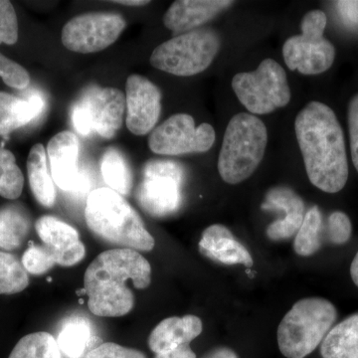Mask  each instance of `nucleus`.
I'll return each mask as SVG.
<instances>
[{
  "label": "nucleus",
  "mask_w": 358,
  "mask_h": 358,
  "mask_svg": "<svg viewBox=\"0 0 358 358\" xmlns=\"http://www.w3.org/2000/svg\"><path fill=\"white\" fill-rule=\"evenodd\" d=\"M296 140L308 179L327 193H336L348 179L345 136L338 117L329 106L313 101L294 122Z\"/></svg>",
  "instance_id": "obj_1"
},
{
  "label": "nucleus",
  "mask_w": 358,
  "mask_h": 358,
  "mask_svg": "<svg viewBox=\"0 0 358 358\" xmlns=\"http://www.w3.org/2000/svg\"><path fill=\"white\" fill-rule=\"evenodd\" d=\"M145 289L152 282V267L136 250H108L90 264L84 275L85 293L90 312L98 317H117L128 315L134 306L133 292Z\"/></svg>",
  "instance_id": "obj_2"
},
{
  "label": "nucleus",
  "mask_w": 358,
  "mask_h": 358,
  "mask_svg": "<svg viewBox=\"0 0 358 358\" xmlns=\"http://www.w3.org/2000/svg\"><path fill=\"white\" fill-rule=\"evenodd\" d=\"M85 216L89 229L108 243L136 251L154 250V237L134 207L110 188H96L87 199Z\"/></svg>",
  "instance_id": "obj_3"
},
{
  "label": "nucleus",
  "mask_w": 358,
  "mask_h": 358,
  "mask_svg": "<svg viewBox=\"0 0 358 358\" xmlns=\"http://www.w3.org/2000/svg\"><path fill=\"white\" fill-rule=\"evenodd\" d=\"M338 310L322 298L296 301L279 324L277 331L280 352L287 358H306L322 345L336 320Z\"/></svg>",
  "instance_id": "obj_4"
},
{
  "label": "nucleus",
  "mask_w": 358,
  "mask_h": 358,
  "mask_svg": "<svg viewBox=\"0 0 358 358\" xmlns=\"http://www.w3.org/2000/svg\"><path fill=\"white\" fill-rule=\"evenodd\" d=\"M268 143V131L258 117L247 113L230 120L218 159L221 178L229 185L248 179L261 164Z\"/></svg>",
  "instance_id": "obj_5"
},
{
  "label": "nucleus",
  "mask_w": 358,
  "mask_h": 358,
  "mask_svg": "<svg viewBox=\"0 0 358 358\" xmlns=\"http://www.w3.org/2000/svg\"><path fill=\"white\" fill-rule=\"evenodd\" d=\"M220 47L217 31L197 28L159 45L150 56V64L176 76H194L211 65Z\"/></svg>",
  "instance_id": "obj_6"
},
{
  "label": "nucleus",
  "mask_w": 358,
  "mask_h": 358,
  "mask_svg": "<svg viewBox=\"0 0 358 358\" xmlns=\"http://www.w3.org/2000/svg\"><path fill=\"white\" fill-rule=\"evenodd\" d=\"M232 89L240 103L254 115L270 114L291 101L286 72L273 59L263 60L254 72L235 75Z\"/></svg>",
  "instance_id": "obj_7"
},
{
  "label": "nucleus",
  "mask_w": 358,
  "mask_h": 358,
  "mask_svg": "<svg viewBox=\"0 0 358 358\" xmlns=\"http://www.w3.org/2000/svg\"><path fill=\"white\" fill-rule=\"evenodd\" d=\"M327 18L322 10H312L303 16L301 34L289 37L282 47L285 63L289 70L303 75H319L333 66L336 48L324 38Z\"/></svg>",
  "instance_id": "obj_8"
},
{
  "label": "nucleus",
  "mask_w": 358,
  "mask_h": 358,
  "mask_svg": "<svg viewBox=\"0 0 358 358\" xmlns=\"http://www.w3.org/2000/svg\"><path fill=\"white\" fill-rule=\"evenodd\" d=\"M183 169L178 162L152 159L143 167L136 199L141 208L155 217L173 213L180 205Z\"/></svg>",
  "instance_id": "obj_9"
},
{
  "label": "nucleus",
  "mask_w": 358,
  "mask_h": 358,
  "mask_svg": "<svg viewBox=\"0 0 358 358\" xmlns=\"http://www.w3.org/2000/svg\"><path fill=\"white\" fill-rule=\"evenodd\" d=\"M216 134L211 124L195 127L190 115H171L154 129L148 138V147L155 154L180 155L193 152H206L215 141Z\"/></svg>",
  "instance_id": "obj_10"
},
{
  "label": "nucleus",
  "mask_w": 358,
  "mask_h": 358,
  "mask_svg": "<svg viewBox=\"0 0 358 358\" xmlns=\"http://www.w3.org/2000/svg\"><path fill=\"white\" fill-rule=\"evenodd\" d=\"M126 28L117 13H84L72 18L62 29V43L68 50L90 54L105 50L117 41Z\"/></svg>",
  "instance_id": "obj_11"
},
{
  "label": "nucleus",
  "mask_w": 358,
  "mask_h": 358,
  "mask_svg": "<svg viewBox=\"0 0 358 358\" xmlns=\"http://www.w3.org/2000/svg\"><path fill=\"white\" fill-rule=\"evenodd\" d=\"M127 127L136 136L154 129L162 112L160 90L148 78L131 75L126 84Z\"/></svg>",
  "instance_id": "obj_12"
},
{
  "label": "nucleus",
  "mask_w": 358,
  "mask_h": 358,
  "mask_svg": "<svg viewBox=\"0 0 358 358\" xmlns=\"http://www.w3.org/2000/svg\"><path fill=\"white\" fill-rule=\"evenodd\" d=\"M79 152V140L72 131H61L49 141L47 155L51 176L60 189L80 192L88 188V180L78 164Z\"/></svg>",
  "instance_id": "obj_13"
},
{
  "label": "nucleus",
  "mask_w": 358,
  "mask_h": 358,
  "mask_svg": "<svg viewBox=\"0 0 358 358\" xmlns=\"http://www.w3.org/2000/svg\"><path fill=\"white\" fill-rule=\"evenodd\" d=\"M84 110L93 133L114 138L122 128L126 110V96L115 88H95L77 103Z\"/></svg>",
  "instance_id": "obj_14"
},
{
  "label": "nucleus",
  "mask_w": 358,
  "mask_h": 358,
  "mask_svg": "<svg viewBox=\"0 0 358 358\" xmlns=\"http://www.w3.org/2000/svg\"><path fill=\"white\" fill-rule=\"evenodd\" d=\"M35 229L45 246L53 254L57 265L72 267L81 262L86 255L79 232L64 221L44 215L35 223Z\"/></svg>",
  "instance_id": "obj_15"
},
{
  "label": "nucleus",
  "mask_w": 358,
  "mask_h": 358,
  "mask_svg": "<svg viewBox=\"0 0 358 358\" xmlns=\"http://www.w3.org/2000/svg\"><path fill=\"white\" fill-rule=\"evenodd\" d=\"M262 209L285 213L284 217L271 223L266 231L268 239L275 242L285 241L294 236L307 213L303 199L287 186H277L268 190Z\"/></svg>",
  "instance_id": "obj_16"
},
{
  "label": "nucleus",
  "mask_w": 358,
  "mask_h": 358,
  "mask_svg": "<svg viewBox=\"0 0 358 358\" xmlns=\"http://www.w3.org/2000/svg\"><path fill=\"white\" fill-rule=\"evenodd\" d=\"M234 3L230 0H178L164 16V24L173 34L197 29Z\"/></svg>",
  "instance_id": "obj_17"
},
{
  "label": "nucleus",
  "mask_w": 358,
  "mask_h": 358,
  "mask_svg": "<svg viewBox=\"0 0 358 358\" xmlns=\"http://www.w3.org/2000/svg\"><path fill=\"white\" fill-rule=\"evenodd\" d=\"M199 248L202 255L224 265L241 264L247 268L254 265L253 257L246 247L221 224H214L203 231Z\"/></svg>",
  "instance_id": "obj_18"
},
{
  "label": "nucleus",
  "mask_w": 358,
  "mask_h": 358,
  "mask_svg": "<svg viewBox=\"0 0 358 358\" xmlns=\"http://www.w3.org/2000/svg\"><path fill=\"white\" fill-rule=\"evenodd\" d=\"M203 329L202 320L196 315L171 317L160 322L148 338V346L155 355H162L179 346L190 345Z\"/></svg>",
  "instance_id": "obj_19"
},
{
  "label": "nucleus",
  "mask_w": 358,
  "mask_h": 358,
  "mask_svg": "<svg viewBox=\"0 0 358 358\" xmlns=\"http://www.w3.org/2000/svg\"><path fill=\"white\" fill-rule=\"evenodd\" d=\"M44 108L43 98L35 92L27 99L0 92V136L27 126L41 115Z\"/></svg>",
  "instance_id": "obj_20"
},
{
  "label": "nucleus",
  "mask_w": 358,
  "mask_h": 358,
  "mask_svg": "<svg viewBox=\"0 0 358 358\" xmlns=\"http://www.w3.org/2000/svg\"><path fill=\"white\" fill-rule=\"evenodd\" d=\"M322 358H358V313L336 324L320 345Z\"/></svg>",
  "instance_id": "obj_21"
},
{
  "label": "nucleus",
  "mask_w": 358,
  "mask_h": 358,
  "mask_svg": "<svg viewBox=\"0 0 358 358\" xmlns=\"http://www.w3.org/2000/svg\"><path fill=\"white\" fill-rule=\"evenodd\" d=\"M27 173L30 189L42 206L52 207L55 203L56 189L47 166L45 148L41 143L33 145L27 159Z\"/></svg>",
  "instance_id": "obj_22"
},
{
  "label": "nucleus",
  "mask_w": 358,
  "mask_h": 358,
  "mask_svg": "<svg viewBox=\"0 0 358 358\" xmlns=\"http://www.w3.org/2000/svg\"><path fill=\"white\" fill-rule=\"evenodd\" d=\"M31 228V218L20 204L0 207V248L14 251L25 241Z\"/></svg>",
  "instance_id": "obj_23"
},
{
  "label": "nucleus",
  "mask_w": 358,
  "mask_h": 358,
  "mask_svg": "<svg viewBox=\"0 0 358 358\" xmlns=\"http://www.w3.org/2000/svg\"><path fill=\"white\" fill-rule=\"evenodd\" d=\"M324 239V224L322 211L317 205H313L306 213L300 230L296 234L294 250L299 256L315 255L322 248Z\"/></svg>",
  "instance_id": "obj_24"
},
{
  "label": "nucleus",
  "mask_w": 358,
  "mask_h": 358,
  "mask_svg": "<svg viewBox=\"0 0 358 358\" xmlns=\"http://www.w3.org/2000/svg\"><path fill=\"white\" fill-rule=\"evenodd\" d=\"M59 348L69 358H81L92 341V329L88 320L81 317H71L58 334Z\"/></svg>",
  "instance_id": "obj_25"
},
{
  "label": "nucleus",
  "mask_w": 358,
  "mask_h": 358,
  "mask_svg": "<svg viewBox=\"0 0 358 358\" xmlns=\"http://www.w3.org/2000/svg\"><path fill=\"white\" fill-rule=\"evenodd\" d=\"M103 180L110 189L121 195H128L133 188V174L126 157L117 148L106 150L101 159Z\"/></svg>",
  "instance_id": "obj_26"
},
{
  "label": "nucleus",
  "mask_w": 358,
  "mask_h": 358,
  "mask_svg": "<svg viewBox=\"0 0 358 358\" xmlns=\"http://www.w3.org/2000/svg\"><path fill=\"white\" fill-rule=\"evenodd\" d=\"M8 358H63L52 334L40 331L27 334L14 346Z\"/></svg>",
  "instance_id": "obj_27"
},
{
  "label": "nucleus",
  "mask_w": 358,
  "mask_h": 358,
  "mask_svg": "<svg viewBox=\"0 0 358 358\" xmlns=\"http://www.w3.org/2000/svg\"><path fill=\"white\" fill-rule=\"evenodd\" d=\"M29 277L22 262L13 254L0 251V294H14L24 291Z\"/></svg>",
  "instance_id": "obj_28"
},
{
  "label": "nucleus",
  "mask_w": 358,
  "mask_h": 358,
  "mask_svg": "<svg viewBox=\"0 0 358 358\" xmlns=\"http://www.w3.org/2000/svg\"><path fill=\"white\" fill-rule=\"evenodd\" d=\"M24 176L10 150L0 147V196L17 199L22 193Z\"/></svg>",
  "instance_id": "obj_29"
},
{
  "label": "nucleus",
  "mask_w": 358,
  "mask_h": 358,
  "mask_svg": "<svg viewBox=\"0 0 358 358\" xmlns=\"http://www.w3.org/2000/svg\"><path fill=\"white\" fill-rule=\"evenodd\" d=\"M23 266L27 273L34 275H41L50 271L56 265L55 259L50 250L45 245L31 243L22 256Z\"/></svg>",
  "instance_id": "obj_30"
},
{
  "label": "nucleus",
  "mask_w": 358,
  "mask_h": 358,
  "mask_svg": "<svg viewBox=\"0 0 358 358\" xmlns=\"http://www.w3.org/2000/svg\"><path fill=\"white\" fill-rule=\"evenodd\" d=\"M352 221L345 213L334 211L329 216L324 226V239L334 245L345 244L352 237Z\"/></svg>",
  "instance_id": "obj_31"
},
{
  "label": "nucleus",
  "mask_w": 358,
  "mask_h": 358,
  "mask_svg": "<svg viewBox=\"0 0 358 358\" xmlns=\"http://www.w3.org/2000/svg\"><path fill=\"white\" fill-rule=\"evenodd\" d=\"M18 40V20L10 1L0 0V44L13 45Z\"/></svg>",
  "instance_id": "obj_32"
},
{
  "label": "nucleus",
  "mask_w": 358,
  "mask_h": 358,
  "mask_svg": "<svg viewBox=\"0 0 358 358\" xmlns=\"http://www.w3.org/2000/svg\"><path fill=\"white\" fill-rule=\"evenodd\" d=\"M0 78L7 86L23 90L30 84L29 73L24 67L0 53Z\"/></svg>",
  "instance_id": "obj_33"
},
{
  "label": "nucleus",
  "mask_w": 358,
  "mask_h": 358,
  "mask_svg": "<svg viewBox=\"0 0 358 358\" xmlns=\"http://www.w3.org/2000/svg\"><path fill=\"white\" fill-rule=\"evenodd\" d=\"M84 358H147L143 352L114 343H105L90 350Z\"/></svg>",
  "instance_id": "obj_34"
},
{
  "label": "nucleus",
  "mask_w": 358,
  "mask_h": 358,
  "mask_svg": "<svg viewBox=\"0 0 358 358\" xmlns=\"http://www.w3.org/2000/svg\"><path fill=\"white\" fill-rule=\"evenodd\" d=\"M348 129L353 166L358 173V94L353 96L348 105Z\"/></svg>",
  "instance_id": "obj_35"
},
{
  "label": "nucleus",
  "mask_w": 358,
  "mask_h": 358,
  "mask_svg": "<svg viewBox=\"0 0 358 358\" xmlns=\"http://www.w3.org/2000/svg\"><path fill=\"white\" fill-rule=\"evenodd\" d=\"M341 20L350 26H358V1H336Z\"/></svg>",
  "instance_id": "obj_36"
},
{
  "label": "nucleus",
  "mask_w": 358,
  "mask_h": 358,
  "mask_svg": "<svg viewBox=\"0 0 358 358\" xmlns=\"http://www.w3.org/2000/svg\"><path fill=\"white\" fill-rule=\"evenodd\" d=\"M155 358H196V355L189 345H185L179 346L171 352L155 355Z\"/></svg>",
  "instance_id": "obj_37"
},
{
  "label": "nucleus",
  "mask_w": 358,
  "mask_h": 358,
  "mask_svg": "<svg viewBox=\"0 0 358 358\" xmlns=\"http://www.w3.org/2000/svg\"><path fill=\"white\" fill-rule=\"evenodd\" d=\"M202 358H239L234 350L228 348H217L210 350Z\"/></svg>",
  "instance_id": "obj_38"
},
{
  "label": "nucleus",
  "mask_w": 358,
  "mask_h": 358,
  "mask_svg": "<svg viewBox=\"0 0 358 358\" xmlns=\"http://www.w3.org/2000/svg\"><path fill=\"white\" fill-rule=\"evenodd\" d=\"M350 275L355 286L358 287V252L353 258L352 266H350Z\"/></svg>",
  "instance_id": "obj_39"
},
{
  "label": "nucleus",
  "mask_w": 358,
  "mask_h": 358,
  "mask_svg": "<svg viewBox=\"0 0 358 358\" xmlns=\"http://www.w3.org/2000/svg\"><path fill=\"white\" fill-rule=\"evenodd\" d=\"M117 3L122 4V6H147V4L150 3V1H143V0H133V1H129V0H124V1H115Z\"/></svg>",
  "instance_id": "obj_40"
}]
</instances>
